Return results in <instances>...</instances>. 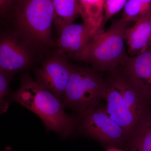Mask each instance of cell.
I'll use <instances>...</instances> for the list:
<instances>
[{
  "mask_svg": "<svg viewBox=\"0 0 151 151\" xmlns=\"http://www.w3.org/2000/svg\"><path fill=\"white\" fill-rule=\"evenodd\" d=\"M109 74L106 111L124 130L129 146L151 124V100L120 68Z\"/></svg>",
  "mask_w": 151,
  "mask_h": 151,
  "instance_id": "cell-1",
  "label": "cell"
},
{
  "mask_svg": "<svg viewBox=\"0 0 151 151\" xmlns=\"http://www.w3.org/2000/svg\"><path fill=\"white\" fill-rule=\"evenodd\" d=\"M19 80L20 86L13 93L12 99L37 115L47 132H56L63 139L71 136L76 130L77 119L65 113L62 100L29 73H23Z\"/></svg>",
  "mask_w": 151,
  "mask_h": 151,
  "instance_id": "cell-2",
  "label": "cell"
},
{
  "mask_svg": "<svg viewBox=\"0 0 151 151\" xmlns=\"http://www.w3.org/2000/svg\"><path fill=\"white\" fill-rule=\"evenodd\" d=\"M130 23L122 18L107 29L98 31L75 60L88 63L101 73H111L122 67L130 56L125 45Z\"/></svg>",
  "mask_w": 151,
  "mask_h": 151,
  "instance_id": "cell-3",
  "label": "cell"
},
{
  "mask_svg": "<svg viewBox=\"0 0 151 151\" xmlns=\"http://www.w3.org/2000/svg\"><path fill=\"white\" fill-rule=\"evenodd\" d=\"M15 33L32 48L53 44L52 0H23L16 9Z\"/></svg>",
  "mask_w": 151,
  "mask_h": 151,
  "instance_id": "cell-4",
  "label": "cell"
},
{
  "mask_svg": "<svg viewBox=\"0 0 151 151\" xmlns=\"http://www.w3.org/2000/svg\"><path fill=\"white\" fill-rule=\"evenodd\" d=\"M102 73L91 67L72 65L62 100L65 108L80 113L89 107L100 106L105 100L108 87L107 78Z\"/></svg>",
  "mask_w": 151,
  "mask_h": 151,
  "instance_id": "cell-5",
  "label": "cell"
},
{
  "mask_svg": "<svg viewBox=\"0 0 151 151\" xmlns=\"http://www.w3.org/2000/svg\"><path fill=\"white\" fill-rule=\"evenodd\" d=\"M99 106L89 107L78 113L76 130L106 149L116 147L127 151L129 142L124 130L106 110Z\"/></svg>",
  "mask_w": 151,
  "mask_h": 151,
  "instance_id": "cell-6",
  "label": "cell"
},
{
  "mask_svg": "<svg viewBox=\"0 0 151 151\" xmlns=\"http://www.w3.org/2000/svg\"><path fill=\"white\" fill-rule=\"evenodd\" d=\"M72 64L57 53L44 61L35 71L36 81L62 100L69 81Z\"/></svg>",
  "mask_w": 151,
  "mask_h": 151,
  "instance_id": "cell-7",
  "label": "cell"
},
{
  "mask_svg": "<svg viewBox=\"0 0 151 151\" xmlns=\"http://www.w3.org/2000/svg\"><path fill=\"white\" fill-rule=\"evenodd\" d=\"M15 33L4 34L0 40V68L14 75L32 64V50Z\"/></svg>",
  "mask_w": 151,
  "mask_h": 151,
  "instance_id": "cell-8",
  "label": "cell"
},
{
  "mask_svg": "<svg viewBox=\"0 0 151 151\" xmlns=\"http://www.w3.org/2000/svg\"><path fill=\"white\" fill-rule=\"evenodd\" d=\"M56 44L60 55L65 59H75L85 49L94 35L87 25L71 24L65 27L59 35Z\"/></svg>",
  "mask_w": 151,
  "mask_h": 151,
  "instance_id": "cell-9",
  "label": "cell"
},
{
  "mask_svg": "<svg viewBox=\"0 0 151 151\" xmlns=\"http://www.w3.org/2000/svg\"><path fill=\"white\" fill-rule=\"evenodd\" d=\"M120 68L151 100V47L140 54L129 57Z\"/></svg>",
  "mask_w": 151,
  "mask_h": 151,
  "instance_id": "cell-10",
  "label": "cell"
},
{
  "mask_svg": "<svg viewBox=\"0 0 151 151\" xmlns=\"http://www.w3.org/2000/svg\"><path fill=\"white\" fill-rule=\"evenodd\" d=\"M126 42L128 53L134 56L151 47V12L138 20L127 29Z\"/></svg>",
  "mask_w": 151,
  "mask_h": 151,
  "instance_id": "cell-11",
  "label": "cell"
},
{
  "mask_svg": "<svg viewBox=\"0 0 151 151\" xmlns=\"http://www.w3.org/2000/svg\"><path fill=\"white\" fill-rule=\"evenodd\" d=\"M53 7V25L59 34L64 27L73 23L80 16L78 0H52Z\"/></svg>",
  "mask_w": 151,
  "mask_h": 151,
  "instance_id": "cell-12",
  "label": "cell"
},
{
  "mask_svg": "<svg viewBox=\"0 0 151 151\" xmlns=\"http://www.w3.org/2000/svg\"><path fill=\"white\" fill-rule=\"evenodd\" d=\"M105 0H78L80 16L95 35L101 29L104 19Z\"/></svg>",
  "mask_w": 151,
  "mask_h": 151,
  "instance_id": "cell-13",
  "label": "cell"
},
{
  "mask_svg": "<svg viewBox=\"0 0 151 151\" xmlns=\"http://www.w3.org/2000/svg\"><path fill=\"white\" fill-rule=\"evenodd\" d=\"M151 12V0H128L122 18L127 21L135 22Z\"/></svg>",
  "mask_w": 151,
  "mask_h": 151,
  "instance_id": "cell-14",
  "label": "cell"
},
{
  "mask_svg": "<svg viewBox=\"0 0 151 151\" xmlns=\"http://www.w3.org/2000/svg\"><path fill=\"white\" fill-rule=\"evenodd\" d=\"M14 74L0 68V113L7 111L12 94L10 89V84Z\"/></svg>",
  "mask_w": 151,
  "mask_h": 151,
  "instance_id": "cell-15",
  "label": "cell"
},
{
  "mask_svg": "<svg viewBox=\"0 0 151 151\" xmlns=\"http://www.w3.org/2000/svg\"><path fill=\"white\" fill-rule=\"evenodd\" d=\"M128 151H151V124L130 143Z\"/></svg>",
  "mask_w": 151,
  "mask_h": 151,
  "instance_id": "cell-16",
  "label": "cell"
},
{
  "mask_svg": "<svg viewBox=\"0 0 151 151\" xmlns=\"http://www.w3.org/2000/svg\"><path fill=\"white\" fill-rule=\"evenodd\" d=\"M128 0H105L104 6V19L102 28L104 30L105 24L112 17L124 9Z\"/></svg>",
  "mask_w": 151,
  "mask_h": 151,
  "instance_id": "cell-17",
  "label": "cell"
},
{
  "mask_svg": "<svg viewBox=\"0 0 151 151\" xmlns=\"http://www.w3.org/2000/svg\"><path fill=\"white\" fill-rule=\"evenodd\" d=\"M13 7H14L13 0H0V10L2 14L6 13Z\"/></svg>",
  "mask_w": 151,
  "mask_h": 151,
  "instance_id": "cell-18",
  "label": "cell"
},
{
  "mask_svg": "<svg viewBox=\"0 0 151 151\" xmlns=\"http://www.w3.org/2000/svg\"><path fill=\"white\" fill-rule=\"evenodd\" d=\"M106 151H128L124 149L116 147H111L106 149Z\"/></svg>",
  "mask_w": 151,
  "mask_h": 151,
  "instance_id": "cell-19",
  "label": "cell"
},
{
  "mask_svg": "<svg viewBox=\"0 0 151 151\" xmlns=\"http://www.w3.org/2000/svg\"><path fill=\"white\" fill-rule=\"evenodd\" d=\"M13 1L14 7H15L16 9L21 4L23 0H13Z\"/></svg>",
  "mask_w": 151,
  "mask_h": 151,
  "instance_id": "cell-20",
  "label": "cell"
},
{
  "mask_svg": "<svg viewBox=\"0 0 151 151\" xmlns=\"http://www.w3.org/2000/svg\"><path fill=\"white\" fill-rule=\"evenodd\" d=\"M4 151H13V150L11 148H6L5 149Z\"/></svg>",
  "mask_w": 151,
  "mask_h": 151,
  "instance_id": "cell-21",
  "label": "cell"
}]
</instances>
